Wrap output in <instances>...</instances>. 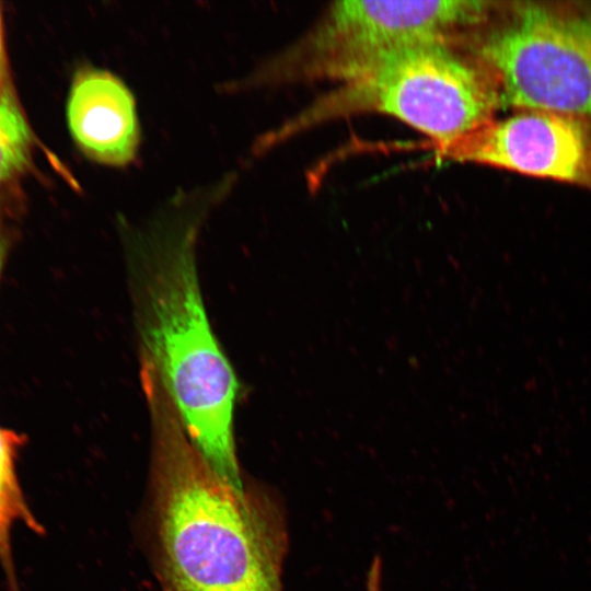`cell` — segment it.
<instances>
[{
    "mask_svg": "<svg viewBox=\"0 0 591 591\" xmlns=\"http://www.w3.org/2000/svg\"><path fill=\"white\" fill-rule=\"evenodd\" d=\"M151 424L148 520L164 591H283L285 510L275 494L222 479L188 437L155 374L141 379Z\"/></svg>",
    "mask_w": 591,
    "mask_h": 591,
    "instance_id": "cell-2",
    "label": "cell"
},
{
    "mask_svg": "<svg viewBox=\"0 0 591 591\" xmlns=\"http://www.w3.org/2000/svg\"><path fill=\"white\" fill-rule=\"evenodd\" d=\"M3 256H4V244H3V240H2V236H1V232H0V271H1V268H2Z\"/></svg>",
    "mask_w": 591,
    "mask_h": 591,
    "instance_id": "cell-11",
    "label": "cell"
},
{
    "mask_svg": "<svg viewBox=\"0 0 591 591\" xmlns=\"http://www.w3.org/2000/svg\"><path fill=\"white\" fill-rule=\"evenodd\" d=\"M495 11L494 2L472 0L333 2L294 44L234 88L337 82L367 61L398 48L463 44Z\"/></svg>",
    "mask_w": 591,
    "mask_h": 591,
    "instance_id": "cell-4",
    "label": "cell"
},
{
    "mask_svg": "<svg viewBox=\"0 0 591 591\" xmlns=\"http://www.w3.org/2000/svg\"><path fill=\"white\" fill-rule=\"evenodd\" d=\"M500 105L591 120V9L515 2L464 43Z\"/></svg>",
    "mask_w": 591,
    "mask_h": 591,
    "instance_id": "cell-5",
    "label": "cell"
},
{
    "mask_svg": "<svg viewBox=\"0 0 591 591\" xmlns=\"http://www.w3.org/2000/svg\"><path fill=\"white\" fill-rule=\"evenodd\" d=\"M11 83L9 79V72H8V63H7V57H5V50H4V43H3V26H2V16H1V10H0V99L4 93L10 91Z\"/></svg>",
    "mask_w": 591,
    "mask_h": 591,
    "instance_id": "cell-10",
    "label": "cell"
},
{
    "mask_svg": "<svg viewBox=\"0 0 591 591\" xmlns=\"http://www.w3.org/2000/svg\"><path fill=\"white\" fill-rule=\"evenodd\" d=\"M436 158L551 178L591 189V120L521 111L432 146Z\"/></svg>",
    "mask_w": 591,
    "mask_h": 591,
    "instance_id": "cell-6",
    "label": "cell"
},
{
    "mask_svg": "<svg viewBox=\"0 0 591 591\" xmlns=\"http://www.w3.org/2000/svg\"><path fill=\"white\" fill-rule=\"evenodd\" d=\"M20 439L0 427V559L11 566L10 536L13 525L25 523L39 532L40 526L30 511L15 472V451Z\"/></svg>",
    "mask_w": 591,
    "mask_h": 591,
    "instance_id": "cell-8",
    "label": "cell"
},
{
    "mask_svg": "<svg viewBox=\"0 0 591 591\" xmlns=\"http://www.w3.org/2000/svg\"><path fill=\"white\" fill-rule=\"evenodd\" d=\"M233 183L177 193L146 228H125L140 357L155 369L196 449L243 489L234 442L239 382L213 334L199 286L196 245L210 208Z\"/></svg>",
    "mask_w": 591,
    "mask_h": 591,
    "instance_id": "cell-1",
    "label": "cell"
},
{
    "mask_svg": "<svg viewBox=\"0 0 591 591\" xmlns=\"http://www.w3.org/2000/svg\"><path fill=\"white\" fill-rule=\"evenodd\" d=\"M31 144L30 127L11 89L0 99V183L26 166Z\"/></svg>",
    "mask_w": 591,
    "mask_h": 591,
    "instance_id": "cell-9",
    "label": "cell"
},
{
    "mask_svg": "<svg viewBox=\"0 0 591 591\" xmlns=\"http://www.w3.org/2000/svg\"><path fill=\"white\" fill-rule=\"evenodd\" d=\"M67 121L76 143L93 161L125 166L136 157L140 130L135 99L112 72L94 67L76 72Z\"/></svg>",
    "mask_w": 591,
    "mask_h": 591,
    "instance_id": "cell-7",
    "label": "cell"
},
{
    "mask_svg": "<svg viewBox=\"0 0 591 591\" xmlns=\"http://www.w3.org/2000/svg\"><path fill=\"white\" fill-rule=\"evenodd\" d=\"M498 91L485 67L465 48L426 43L380 55L336 82L277 131L266 149L341 117L381 114L427 136L432 146L452 142L494 118Z\"/></svg>",
    "mask_w": 591,
    "mask_h": 591,
    "instance_id": "cell-3",
    "label": "cell"
}]
</instances>
